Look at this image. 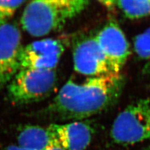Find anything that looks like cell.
<instances>
[{
	"instance_id": "11",
	"label": "cell",
	"mask_w": 150,
	"mask_h": 150,
	"mask_svg": "<svg viewBox=\"0 0 150 150\" xmlns=\"http://www.w3.org/2000/svg\"><path fill=\"white\" fill-rule=\"evenodd\" d=\"M123 15L129 19H139L150 15V0L112 1Z\"/></svg>"
},
{
	"instance_id": "3",
	"label": "cell",
	"mask_w": 150,
	"mask_h": 150,
	"mask_svg": "<svg viewBox=\"0 0 150 150\" xmlns=\"http://www.w3.org/2000/svg\"><path fill=\"white\" fill-rule=\"evenodd\" d=\"M57 83L55 69H21L8 84V98L16 105L39 102L53 93Z\"/></svg>"
},
{
	"instance_id": "8",
	"label": "cell",
	"mask_w": 150,
	"mask_h": 150,
	"mask_svg": "<svg viewBox=\"0 0 150 150\" xmlns=\"http://www.w3.org/2000/svg\"><path fill=\"white\" fill-rule=\"evenodd\" d=\"M65 49L59 39L46 38L23 46L20 69L53 70L57 67Z\"/></svg>"
},
{
	"instance_id": "7",
	"label": "cell",
	"mask_w": 150,
	"mask_h": 150,
	"mask_svg": "<svg viewBox=\"0 0 150 150\" xmlns=\"http://www.w3.org/2000/svg\"><path fill=\"white\" fill-rule=\"evenodd\" d=\"M112 73L119 74L130 54L127 38L118 23L110 21L95 35Z\"/></svg>"
},
{
	"instance_id": "9",
	"label": "cell",
	"mask_w": 150,
	"mask_h": 150,
	"mask_svg": "<svg viewBox=\"0 0 150 150\" xmlns=\"http://www.w3.org/2000/svg\"><path fill=\"white\" fill-rule=\"evenodd\" d=\"M48 128L60 146L66 150H85L93 139V128L85 121L53 123Z\"/></svg>"
},
{
	"instance_id": "1",
	"label": "cell",
	"mask_w": 150,
	"mask_h": 150,
	"mask_svg": "<svg viewBox=\"0 0 150 150\" xmlns=\"http://www.w3.org/2000/svg\"><path fill=\"white\" fill-rule=\"evenodd\" d=\"M125 85L120 73L90 77L81 83L69 79L36 115L54 121H83L115 105Z\"/></svg>"
},
{
	"instance_id": "4",
	"label": "cell",
	"mask_w": 150,
	"mask_h": 150,
	"mask_svg": "<svg viewBox=\"0 0 150 150\" xmlns=\"http://www.w3.org/2000/svg\"><path fill=\"white\" fill-rule=\"evenodd\" d=\"M114 143L133 144L150 139V99H140L128 105L115 119L110 131Z\"/></svg>"
},
{
	"instance_id": "12",
	"label": "cell",
	"mask_w": 150,
	"mask_h": 150,
	"mask_svg": "<svg viewBox=\"0 0 150 150\" xmlns=\"http://www.w3.org/2000/svg\"><path fill=\"white\" fill-rule=\"evenodd\" d=\"M134 50L140 59L146 61V70L150 71V28L135 37Z\"/></svg>"
},
{
	"instance_id": "16",
	"label": "cell",
	"mask_w": 150,
	"mask_h": 150,
	"mask_svg": "<svg viewBox=\"0 0 150 150\" xmlns=\"http://www.w3.org/2000/svg\"><path fill=\"white\" fill-rule=\"evenodd\" d=\"M145 150H150V147H148V148H146Z\"/></svg>"
},
{
	"instance_id": "5",
	"label": "cell",
	"mask_w": 150,
	"mask_h": 150,
	"mask_svg": "<svg viewBox=\"0 0 150 150\" xmlns=\"http://www.w3.org/2000/svg\"><path fill=\"white\" fill-rule=\"evenodd\" d=\"M72 54L74 69L79 74L95 77L112 73L95 35L74 37L72 43Z\"/></svg>"
},
{
	"instance_id": "15",
	"label": "cell",
	"mask_w": 150,
	"mask_h": 150,
	"mask_svg": "<svg viewBox=\"0 0 150 150\" xmlns=\"http://www.w3.org/2000/svg\"><path fill=\"white\" fill-rule=\"evenodd\" d=\"M46 150H66V149H64L63 148H62L60 146V145H56V146L50 148Z\"/></svg>"
},
{
	"instance_id": "6",
	"label": "cell",
	"mask_w": 150,
	"mask_h": 150,
	"mask_svg": "<svg viewBox=\"0 0 150 150\" xmlns=\"http://www.w3.org/2000/svg\"><path fill=\"white\" fill-rule=\"evenodd\" d=\"M22 48L21 32L15 24L8 23L0 28V91L20 70Z\"/></svg>"
},
{
	"instance_id": "14",
	"label": "cell",
	"mask_w": 150,
	"mask_h": 150,
	"mask_svg": "<svg viewBox=\"0 0 150 150\" xmlns=\"http://www.w3.org/2000/svg\"><path fill=\"white\" fill-rule=\"evenodd\" d=\"M5 150H30L26 148H23L22 147L19 146L18 145H10V146H8Z\"/></svg>"
},
{
	"instance_id": "10",
	"label": "cell",
	"mask_w": 150,
	"mask_h": 150,
	"mask_svg": "<svg viewBox=\"0 0 150 150\" xmlns=\"http://www.w3.org/2000/svg\"><path fill=\"white\" fill-rule=\"evenodd\" d=\"M19 146L30 150H46L59 145L48 127L38 125H25L18 130L17 135Z\"/></svg>"
},
{
	"instance_id": "13",
	"label": "cell",
	"mask_w": 150,
	"mask_h": 150,
	"mask_svg": "<svg viewBox=\"0 0 150 150\" xmlns=\"http://www.w3.org/2000/svg\"><path fill=\"white\" fill-rule=\"evenodd\" d=\"M25 1H0V28L8 23Z\"/></svg>"
},
{
	"instance_id": "2",
	"label": "cell",
	"mask_w": 150,
	"mask_h": 150,
	"mask_svg": "<svg viewBox=\"0 0 150 150\" xmlns=\"http://www.w3.org/2000/svg\"><path fill=\"white\" fill-rule=\"evenodd\" d=\"M87 0H36L28 3L21 18L23 29L35 37L62 29L89 6Z\"/></svg>"
}]
</instances>
